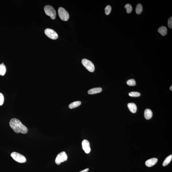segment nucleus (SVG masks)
<instances>
[{"label":"nucleus","mask_w":172,"mask_h":172,"mask_svg":"<svg viewBox=\"0 0 172 172\" xmlns=\"http://www.w3.org/2000/svg\"><path fill=\"white\" fill-rule=\"evenodd\" d=\"M9 124L11 128L16 133H21L25 134L28 132L27 128L18 119L16 118L11 119L10 122Z\"/></svg>","instance_id":"f257e3e1"},{"label":"nucleus","mask_w":172,"mask_h":172,"mask_svg":"<svg viewBox=\"0 0 172 172\" xmlns=\"http://www.w3.org/2000/svg\"><path fill=\"white\" fill-rule=\"evenodd\" d=\"M44 10L46 14L50 16L52 19L55 20V19L56 11L52 6L50 5L46 6L44 8Z\"/></svg>","instance_id":"f03ea898"},{"label":"nucleus","mask_w":172,"mask_h":172,"mask_svg":"<svg viewBox=\"0 0 172 172\" xmlns=\"http://www.w3.org/2000/svg\"><path fill=\"white\" fill-rule=\"evenodd\" d=\"M11 155L14 160L19 163H24L26 161L25 157L24 155L18 152L11 153Z\"/></svg>","instance_id":"7ed1b4c3"},{"label":"nucleus","mask_w":172,"mask_h":172,"mask_svg":"<svg viewBox=\"0 0 172 172\" xmlns=\"http://www.w3.org/2000/svg\"><path fill=\"white\" fill-rule=\"evenodd\" d=\"M59 16L62 21H67L69 20V13L65 9L62 7H60L58 9Z\"/></svg>","instance_id":"20e7f679"},{"label":"nucleus","mask_w":172,"mask_h":172,"mask_svg":"<svg viewBox=\"0 0 172 172\" xmlns=\"http://www.w3.org/2000/svg\"><path fill=\"white\" fill-rule=\"evenodd\" d=\"M82 63L83 66L90 72H94L95 70L94 65L93 62L86 59H83L82 61Z\"/></svg>","instance_id":"39448f33"},{"label":"nucleus","mask_w":172,"mask_h":172,"mask_svg":"<svg viewBox=\"0 0 172 172\" xmlns=\"http://www.w3.org/2000/svg\"><path fill=\"white\" fill-rule=\"evenodd\" d=\"M68 158L67 155L64 151H62L59 154L56 156L55 160V163L57 165H60L61 162H64Z\"/></svg>","instance_id":"423d86ee"},{"label":"nucleus","mask_w":172,"mask_h":172,"mask_svg":"<svg viewBox=\"0 0 172 172\" xmlns=\"http://www.w3.org/2000/svg\"><path fill=\"white\" fill-rule=\"evenodd\" d=\"M45 33L49 38L52 40H56L58 38L57 33L51 29L47 28L45 30Z\"/></svg>","instance_id":"0eeeda50"},{"label":"nucleus","mask_w":172,"mask_h":172,"mask_svg":"<svg viewBox=\"0 0 172 172\" xmlns=\"http://www.w3.org/2000/svg\"><path fill=\"white\" fill-rule=\"evenodd\" d=\"M82 148L85 153L88 154L91 151L90 143L87 140H84L82 141Z\"/></svg>","instance_id":"6e6552de"},{"label":"nucleus","mask_w":172,"mask_h":172,"mask_svg":"<svg viewBox=\"0 0 172 172\" xmlns=\"http://www.w3.org/2000/svg\"><path fill=\"white\" fill-rule=\"evenodd\" d=\"M158 161L157 158H152L149 159L145 162V164L147 167H150L154 166L157 163Z\"/></svg>","instance_id":"1a4fd4ad"},{"label":"nucleus","mask_w":172,"mask_h":172,"mask_svg":"<svg viewBox=\"0 0 172 172\" xmlns=\"http://www.w3.org/2000/svg\"><path fill=\"white\" fill-rule=\"evenodd\" d=\"M128 107L130 112L133 113H135L137 111V106L135 104L133 103L128 104Z\"/></svg>","instance_id":"9d476101"},{"label":"nucleus","mask_w":172,"mask_h":172,"mask_svg":"<svg viewBox=\"0 0 172 172\" xmlns=\"http://www.w3.org/2000/svg\"><path fill=\"white\" fill-rule=\"evenodd\" d=\"M102 89L100 87L92 88L88 91V94H94L100 93L102 91Z\"/></svg>","instance_id":"9b49d317"},{"label":"nucleus","mask_w":172,"mask_h":172,"mask_svg":"<svg viewBox=\"0 0 172 172\" xmlns=\"http://www.w3.org/2000/svg\"><path fill=\"white\" fill-rule=\"evenodd\" d=\"M153 113L150 109H147L145 110L144 116L147 120H149L152 117Z\"/></svg>","instance_id":"f8f14e48"},{"label":"nucleus","mask_w":172,"mask_h":172,"mask_svg":"<svg viewBox=\"0 0 172 172\" xmlns=\"http://www.w3.org/2000/svg\"><path fill=\"white\" fill-rule=\"evenodd\" d=\"M158 32L162 36H165L167 33V29L166 27L161 26L158 29Z\"/></svg>","instance_id":"ddd939ff"},{"label":"nucleus","mask_w":172,"mask_h":172,"mask_svg":"<svg viewBox=\"0 0 172 172\" xmlns=\"http://www.w3.org/2000/svg\"><path fill=\"white\" fill-rule=\"evenodd\" d=\"M81 102L80 101H77L74 102L70 104L69 105V108L70 109H73L78 107L81 104Z\"/></svg>","instance_id":"4468645a"},{"label":"nucleus","mask_w":172,"mask_h":172,"mask_svg":"<svg viewBox=\"0 0 172 172\" xmlns=\"http://www.w3.org/2000/svg\"><path fill=\"white\" fill-rule=\"evenodd\" d=\"M143 7L142 5L141 4H138L136 6L135 11L136 13L137 14H141L143 11Z\"/></svg>","instance_id":"2eb2a0df"},{"label":"nucleus","mask_w":172,"mask_h":172,"mask_svg":"<svg viewBox=\"0 0 172 172\" xmlns=\"http://www.w3.org/2000/svg\"><path fill=\"white\" fill-rule=\"evenodd\" d=\"M172 159V155H171L166 158L163 162V166H166L171 161Z\"/></svg>","instance_id":"dca6fc26"},{"label":"nucleus","mask_w":172,"mask_h":172,"mask_svg":"<svg viewBox=\"0 0 172 172\" xmlns=\"http://www.w3.org/2000/svg\"><path fill=\"white\" fill-rule=\"evenodd\" d=\"M6 71V66L4 65L3 63L0 64V75L1 76L4 75Z\"/></svg>","instance_id":"f3484780"},{"label":"nucleus","mask_w":172,"mask_h":172,"mask_svg":"<svg viewBox=\"0 0 172 172\" xmlns=\"http://www.w3.org/2000/svg\"><path fill=\"white\" fill-rule=\"evenodd\" d=\"M125 8L127 12L128 13H130L132 11V7L129 4H127L125 6Z\"/></svg>","instance_id":"a211bd4d"},{"label":"nucleus","mask_w":172,"mask_h":172,"mask_svg":"<svg viewBox=\"0 0 172 172\" xmlns=\"http://www.w3.org/2000/svg\"><path fill=\"white\" fill-rule=\"evenodd\" d=\"M127 83L128 85L130 86H134L136 84L135 81L133 79L128 80L127 82Z\"/></svg>","instance_id":"6ab92c4d"},{"label":"nucleus","mask_w":172,"mask_h":172,"mask_svg":"<svg viewBox=\"0 0 172 172\" xmlns=\"http://www.w3.org/2000/svg\"><path fill=\"white\" fill-rule=\"evenodd\" d=\"M128 95L131 97H138L141 95L140 93L138 92H131L129 93Z\"/></svg>","instance_id":"aec40b11"},{"label":"nucleus","mask_w":172,"mask_h":172,"mask_svg":"<svg viewBox=\"0 0 172 172\" xmlns=\"http://www.w3.org/2000/svg\"><path fill=\"white\" fill-rule=\"evenodd\" d=\"M111 10H112V8H111V6L110 5L106 6L105 9V14L106 15H109L111 12Z\"/></svg>","instance_id":"412c9836"},{"label":"nucleus","mask_w":172,"mask_h":172,"mask_svg":"<svg viewBox=\"0 0 172 172\" xmlns=\"http://www.w3.org/2000/svg\"><path fill=\"white\" fill-rule=\"evenodd\" d=\"M168 25L169 27L170 28H172V17L169 18L168 21Z\"/></svg>","instance_id":"4be33fe9"},{"label":"nucleus","mask_w":172,"mask_h":172,"mask_svg":"<svg viewBox=\"0 0 172 172\" xmlns=\"http://www.w3.org/2000/svg\"><path fill=\"white\" fill-rule=\"evenodd\" d=\"M4 102V97L2 94L0 93V105H2Z\"/></svg>","instance_id":"5701e85b"},{"label":"nucleus","mask_w":172,"mask_h":172,"mask_svg":"<svg viewBox=\"0 0 172 172\" xmlns=\"http://www.w3.org/2000/svg\"><path fill=\"white\" fill-rule=\"evenodd\" d=\"M89 169L87 168L86 169H85L83 170L82 171H81L80 172H88V171H89Z\"/></svg>","instance_id":"b1692460"},{"label":"nucleus","mask_w":172,"mask_h":172,"mask_svg":"<svg viewBox=\"0 0 172 172\" xmlns=\"http://www.w3.org/2000/svg\"><path fill=\"white\" fill-rule=\"evenodd\" d=\"M170 90H171V91H172V85L170 87Z\"/></svg>","instance_id":"393cba45"}]
</instances>
